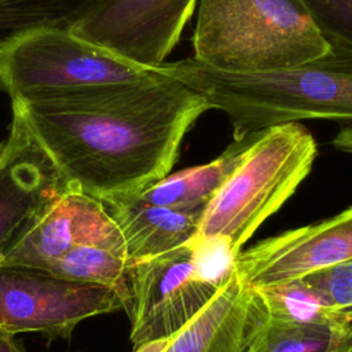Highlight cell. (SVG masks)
<instances>
[{
  "instance_id": "6da1fadb",
  "label": "cell",
  "mask_w": 352,
  "mask_h": 352,
  "mask_svg": "<svg viewBox=\"0 0 352 352\" xmlns=\"http://www.w3.org/2000/svg\"><path fill=\"white\" fill-rule=\"evenodd\" d=\"M67 187L98 199L136 192L169 175L202 96L157 67L144 76L11 100Z\"/></svg>"
},
{
  "instance_id": "7a4b0ae2",
  "label": "cell",
  "mask_w": 352,
  "mask_h": 352,
  "mask_svg": "<svg viewBox=\"0 0 352 352\" xmlns=\"http://www.w3.org/2000/svg\"><path fill=\"white\" fill-rule=\"evenodd\" d=\"M329 43V52L318 59L267 73H226L192 58L157 69L202 96L209 110L223 111L234 140L304 120L352 122V45Z\"/></svg>"
},
{
  "instance_id": "3957f363",
  "label": "cell",
  "mask_w": 352,
  "mask_h": 352,
  "mask_svg": "<svg viewBox=\"0 0 352 352\" xmlns=\"http://www.w3.org/2000/svg\"><path fill=\"white\" fill-rule=\"evenodd\" d=\"M192 47L205 66L254 74L318 59L330 43L304 0H202Z\"/></svg>"
},
{
  "instance_id": "277c9868",
  "label": "cell",
  "mask_w": 352,
  "mask_h": 352,
  "mask_svg": "<svg viewBox=\"0 0 352 352\" xmlns=\"http://www.w3.org/2000/svg\"><path fill=\"white\" fill-rule=\"evenodd\" d=\"M316 151L300 122L261 131L205 208L195 238L220 239L235 257L308 176Z\"/></svg>"
},
{
  "instance_id": "5b68a950",
  "label": "cell",
  "mask_w": 352,
  "mask_h": 352,
  "mask_svg": "<svg viewBox=\"0 0 352 352\" xmlns=\"http://www.w3.org/2000/svg\"><path fill=\"white\" fill-rule=\"evenodd\" d=\"M232 257L220 242L192 238L169 252L128 264L133 348L170 337L195 318L232 271ZM234 258V257H232Z\"/></svg>"
},
{
  "instance_id": "8992f818",
  "label": "cell",
  "mask_w": 352,
  "mask_h": 352,
  "mask_svg": "<svg viewBox=\"0 0 352 352\" xmlns=\"http://www.w3.org/2000/svg\"><path fill=\"white\" fill-rule=\"evenodd\" d=\"M148 70L67 28H34L0 40V89L11 100L129 81Z\"/></svg>"
},
{
  "instance_id": "52a82bcc",
  "label": "cell",
  "mask_w": 352,
  "mask_h": 352,
  "mask_svg": "<svg viewBox=\"0 0 352 352\" xmlns=\"http://www.w3.org/2000/svg\"><path fill=\"white\" fill-rule=\"evenodd\" d=\"M124 309L111 287L74 282L48 271L0 264V330L70 338L82 320Z\"/></svg>"
},
{
  "instance_id": "ba28073f",
  "label": "cell",
  "mask_w": 352,
  "mask_h": 352,
  "mask_svg": "<svg viewBox=\"0 0 352 352\" xmlns=\"http://www.w3.org/2000/svg\"><path fill=\"white\" fill-rule=\"evenodd\" d=\"M197 0H104L70 30L143 69H155L177 44Z\"/></svg>"
},
{
  "instance_id": "9c48e42d",
  "label": "cell",
  "mask_w": 352,
  "mask_h": 352,
  "mask_svg": "<svg viewBox=\"0 0 352 352\" xmlns=\"http://www.w3.org/2000/svg\"><path fill=\"white\" fill-rule=\"evenodd\" d=\"M352 260V206L319 223L285 231L241 250L232 270L258 289L304 278Z\"/></svg>"
},
{
  "instance_id": "30bf717a",
  "label": "cell",
  "mask_w": 352,
  "mask_h": 352,
  "mask_svg": "<svg viewBox=\"0 0 352 352\" xmlns=\"http://www.w3.org/2000/svg\"><path fill=\"white\" fill-rule=\"evenodd\" d=\"M66 188L59 169L12 107L8 135L0 142V260Z\"/></svg>"
},
{
  "instance_id": "8fae6325",
  "label": "cell",
  "mask_w": 352,
  "mask_h": 352,
  "mask_svg": "<svg viewBox=\"0 0 352 352\" xmlns=\"http://www.w3.org/2000/svg\"><path fill=\"white\" fill-rule=\"evenodd\" d=\"M84 245L102 246L126 258L124 238L103 202L67 187L11 246L0 264L43 270L50 261Z\"/></svg>"
},
{
  "instance_id": "7c38bea8",
  "label": "cell",
  "mask_w": 352,
  "mask_h": 352,
  "mask_svg": "<svg viewBox=\"0 0 352 352\" xmlns=\"http://www.w3.org/2000/svg\"><path fill=\"white\" fill-rule=\"evenodd\" d=\"M258 292L234 272L206 307L170 337L142 344L135 352H252L265 323Z\"/></svg>"
},
{
  "instance_id": "4fadbf2b",
  "label": "cell",
  "mask_w": 352,
  "mask_h": 352,
  "mask_svg": "<svg viewBox=\"0 0 352 352\" xmlns=\"http://www.w3.org/2000/svg\"><path fill=\"white\" fill-rule=\"evenodd\" d=\"M100 201L124 238L128 264L169 252L195 238L204 213L150 205L129 195Z\"/></svg>"
},
{
  "instance_id": "5bb4252c",
  "label": "cell",
  "mask_w": 352,
  "mask_h": 352,
  "mask_svg": "<svg viewBox=\"0 0 352 352\" xmlns=\"http://www.w3.org/2000/svg\"><path fill=\"white\" fill-rule=\"evenodd\" d=\"M260 132L234 140L219 157L208 164L166 175L157 183L136 192L120 195H129L144 204L177 210H205Z\"/></svg>"
},
{
  "instance_id": "9a60e30c",
  "label": "cell",
  "mask_w": 352,
  "mask_h": 352,
  "mask_svg": "<svg viewBox=\"0 0 352 352\" xmlns=\"http://www.w3.org/2000/svg\"><path fill=\"white\" fill-rule=\"evenodd\" d=\"M267 316L275 320L324 327L352 337V314L331 304L301 279L256 289Z\"/></svg>"
},
{
  "instance_id": "2e32d148",
  "label": "cell",
  "mask_w": 352,
  "mask_h": 352,
  "mask_svg": "<svg viewBox=\"0 0 352 352\" xmlns=\"http://www.w3.org/2000/svg\"><path fill=\"white\" fill-rule=\"evenodd\" d=\"M59 278L114 289L128 305V261L124 256L96 245H84L50 261L44 268Z\"/></svg>"
},
{
  "instance_id": "e0dca14e",
  "label": "cell",
  "mask_w": 352,
  "mask_h": 352,
  "mask_svg": "<svg viewBox=\"0 0 352 352\" xmlns=\"http://www.w3.org/2000/svg\"><path fill=\"white\" fill-rule=\"evenodd\" d=\"M104 0H0V32L72 29Z\"/></svg>"
},
{
  "instance_id": "ac0fdd59",
  "label": "cell",
  "mask_w": 352,
  "mask_h": 352,
  "mask_svg": "<svg viewBox=\"0 0 352 352\" xmlns=\"http://www.w3.org/2000/svg\"><path fill=\"white\" fill-rule=\"evenodd\" d=\"M352 337L324 327L302 326L267 316L252 352H340Z\"/></svg>"
},
{
  "instance_id": "d6986e66",
  "label": "cell",
  "mask_w": 352,
  "mask_h": 352,
  "mask_svg": "<svg viewBox=\"0 0 352 352\" xmlns=\"http://www.w3.org/2000/svg\"><path fill=\"white\" fill-rule=\"evenodd\" d=\"M300 279L318 290L331 304L352 314V260L316 271Z\"/></svg>"
},
{
  "instance_id": "ffe728a7",
  "label": "cell",
  "mask_w": 352,
  "mask_h": 352,
  "mask_svg": "<svg viewBox=\"0 0 352 352\" xmlns=\"http://www.w3.org/2000/svg\"><path fill=\"white\" fill-rule=\"evenodd\" d=\"M333 146L344 153L352 154V122L341 126L333 139Z\"/></svg>"
},
{
  "instance_id": "44dd1931",
  "label": "cell",
  "mask_w": 352,
  "mask_h": 352,
  "mask_svg": "<svg viewBox=\"0 0 352 352\" xmlns=\"http://www.w3.org/2000/svg\"><path fill=\"white\" fill-rule=\"evenodd\" d=\"M0 352H25V349L12 334L0 330Z\"/></svg>"
}]
</instances>
